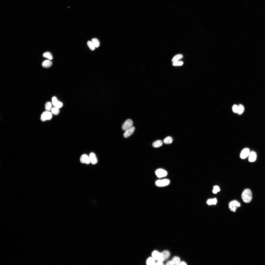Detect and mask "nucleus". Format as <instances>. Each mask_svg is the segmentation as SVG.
Segmentation results:
<instances>
[{
	"label": "nucleus",
	"mask_w": 265,
	"mask_h": 265,
	"mask_svg": "<svg viewBox=\"0 0 265 265\" xmlns=\"http://www.w3.org/2000/svg\"><path fill=\"white\" fill-rule=\"evenodd\" d=\"M242 197L244 203H248L250 202L252 199V195L250 190L248 189L245 190L242 194Z\"/></svg>",
	"instance_id": "f257e3e1"
},
{
	"label": "nucleus",
	"mask_w": 265,
	"mask_h": 265,
	"mask_svg": "<svg viewBox=\"0 0 265 265\" xmlns=\"http://www.w3.org/2000/svg\"><path fill=\"white\" fill-rule=\"evenodd\" d=\"M52 116L51 113L46 111L42 114L41 117V120L43 122L50 120L52 118Z\"/></svg>",
	"instance_id": "f03ea898"
},
{
	"label": "nucleus",
	"mask_w": 265,
	"mask_h": 265,
	"mask_svg": "<svg viewBox=\"0 0 265 265\" xmlns=\"http://www.w3.org/2000/svg\"><path fill=\"white\" fill-rule=\"evenodd\" d=\"M170 182L169 180L167 179L159 180L156 182L155 185L159 187H163L169 185Z\"/></svg>",
	"instance_id": "7ed1b4c3"
},
{
	"label": "nucleus",
	"mask_w": 265,
	"mask_h": 265,
	"mask_svg": "<svg viewBox=\"0 0 265 265\" xmlns=\"http://www.w3.org/2000/svg\"><path fill=\"white\" fill-rule=\"evenodd\" d=\"M152 257L156 260L160 261L162 262L164 261V259L161 253H160L157 251H154L152 253Z\"/></svg>",
	"instance_id": "20e7f679"
},
{
	"label": "nucleus",
	"mask_w": 265,
	"mask_h": 265,
	"mask_svg": "<svg viewBox=\"0 0 265 265\" xmlns=\"http://www.w3.org/2000/svg\"><path fill=\"white\" fill-rule=\"evenodd\" d=\"M229 206L230 210L232 212H235L237 208L240 207V204L237 201H234L230 203Z\"/></svg>",
	"instance_id": "39448f33"
},
{
	"label": "nucleus",
	"mask_w": 265,
	"mask_h": 265,
	"mask_svg": "<svg viewBox=\"0 0 265 265\" xmlns=\"http://www.w3.org/2000/svg\"><path fill=\"white\" fill-rule=\"evenodd\" d=\"M133 124V122L132 120L127 119L123 124L122 127V129L123 130L125 131L132 127Z\"/></svg>",
	"instance_id": "423d86ee"
},
{
	"label": "nucleus",
	"mask_w": 265,
	"mask_h": 265,
	"mask_svg": "<svg viewBox=\"0 0 265 265\" xmlns=\"http://www.w3.org/2000/svg\"><path fill=\"white\" fill-rule=\"evenodd\" d=\"M155 174L159 178L164 177L168 175V173L166 171L162 169H157L155 171Z\"/></svg>",
	"instance_id": "0eeeda50"
},
{
	"label": "nucleus",
	"mask_w": 265,
	"mask_h": 265,
	"mask_svg": "<svg viewBox=\"0 0 265 265\" xmlns=\"http://www.w3.org/2000/svg\"><path fill=\"white\" fill-rule=\"evenodd\" d=\"M52 104L54 107L58 109L60 108L63 106L62 103L59 101L55 97H53L52 98Z\"/></svg>",
	"instance_id": "6e6552de"
},
{
	"label": "nucleus",
	"mask_w": 265,
	"mask_h": 265,
	"mask_svg": "<svg viewBox=\"0 0 265 265\" xmlns=\"http://www.w3.org/2000/svg\"><path fill=\"white\" fill-rule=\"evenodd\" d=\"M80 160L82 163L89 164L91 163L89 156L85 154H83L81 156Z\"/></svg>",
	"instance_id": "1a4fd4ad"
},
{
	"label": "nucleus",
	"mask_w": 265,
	"mask_h": 265,
	"mask_svg": "<svg viewBox=\"0 0 265 265\" xmlns=\"http://www.w3.org/2000/svg\"><path fill=\"white\" fill-rule=\"evenodd\" d=\"M249 149L248 148H245L242 151L240 154V158L244 159L246 158L250 154Z\"/></svg>",
	"instance_id": "9d476101"
},
{
	"label": "nucleus",
	"mask_w": 265,
	"mask_h": 265,
	"mask_svg": "<svg viewBox=\"0 0 265 265\" xmlns=\"http://www.w3.org/2000/svg\"><path fill=\"white\" fill-rule=\"evenodd\" d=\"M135 129V127L132 126L130 129L125 131L124 134V136L125 138H127L131 135L134 133Z\"/></svg>",
	"instance_id": "9b49d317"
},
{
	"label": "nucleus",
	"mask_w": 265,
	"mask_h": 265,
	"mask_svg": "<svg viewBox=\"0 0 265 265\" xmlns=\"http://www.w3.org/2000/svg\"><path fill=\"white\" fill-rule=\"evenodd\" d=\"M89 157L91 163L93 164H95L97 162V160L95 154L93 152L90 153Z\"/></svg>",
	"instance_id": "f8f14e48"
},
{
	"label": "nucleus",
	"mask_w": 265,
	"mask_h": 265,
	"mask_svg": "<svg viewBox=\"0 0 265 265\" xmlns=\"http://www.w3.org/2000/svg\"><path fill=\"white\" fill-rule=\"evenodd\" d=\"M257 158L256 153L252 152L250 153L249 158V161L250 162H253L256 161Z\"/></svg>",
	"instance_id": "ddd939ff"
},
{
	"label": "nucleus",
	"mask_w": 265,
	"mask_h": 265,
	"mask_svg": "<svg viewBox=\"0 0 265 265\" xmlns=\"http://www.w3.org/2000/svg\"><path fill=\"white\" fill-rule=\"evenodd\" d=\"M163 258L164 261L168 259L170 256V253L167 250H165L161 253Z\"/></svg>",
	"instance_id": "4468645a"
},
{
	"label": "nucleus",
	"mask_w": 265,
	"mask_h": 265,
	"mask_svg": "<svg viewBox=\"0 0 265 265\" xmlns=\"http://www.w3.org/2000/svg\"><path fill=\"white\" fill-rule=\"evenodd\" d=\"M52 62L50 61L46 60L43 62L42 65L44 67L48 68L52 66Z\"/></svg>",
	"instance_id": "2eb2a0df"
},
{
	"label": "nucleus",
	"mask_w": 265,
	"mask_h": 265,
	"mask_svg": "<svg viewBox=\"0 0 265 265\" xmlns=\"http://www.w3.org/2000/svg\"><path fill=\"white\" fill-rule=\"evenodd\" d=\"M163 144L162 141L161 140H158L154 142L152 144L154 148H157L161 146Z\"/></svg>",
	"instance_id": "dca6fc26"
},
{
	"label": "nucleus",
	"mask_w": 265,
	"mask_h": 265,
	"mask_svg": "<svg viewBox=\"0 0 265 265\" xmlns=\"http://www.w3.org/2000/svg\"><path fill=\"white\" fill-rule=\"evenodd\" d=\"M174 265H179L180 262V258L177 256L174 257L172 260Z\"/></svg>",
	"instance_id": "f3484780"
},
{
	"label": "nucleus",
	"mask_w": 265,
	"mask_h": 265,
	"mask_svg": "<svg viewBox=\"0 0 265 265\" xmlns=\"http://www.w3.org/2000/svg\"><path fill=\"white\" fill-rule=\"evenodd\" d=\"M146 264L148 265H155V260L152 257H150L147 259Z\"/></svg>",
	"instance_id": "a211bd4d"
},
{
	"label": "nucleus",
	"mask_w": 265,
	"mask_h": 265,
	"mask_svg": "<svg viewBox=\"0 0 265 265\" xmlns=\"http://www.w3.org/2000/svg\"><path fill=\"white\" fill-rule=\"evenodd\" d=\"M164 143L166 144H169L171 143L173 141L172 137L170 136H168L166 137L163 141Z\"/></svg>",
	"instance_id": "6ab92c4d"
},
{
	"label": "nucleus",
	"mask_w": 265,
	"mask_h": 265,
	"mask_svg": "<svg viewBox=\"0 0 265 265\" xmlns=\"http://www.w3.org/2000/svg\"><path fill=\"white\" fill-rule=\"evenodd\" d=\"M43 56L44 57L47 58L49 60H51L53 59V56L50 52H46L44 53L43 54Z\"/></svg>",
	"instance_id": "aec40b11"
},
{
	"label": "nucleus",
	"mask_w": 265,
	"mask_h": 265,
	"mask_svg": "<svg viewBox=\"0 0 265 265\" xmlns=\"http://www.w3.org/2000/svg\"><path fill=\"white\" fill-rule=\"evenodd\" d=\"M52 104L51 102H47L45 104V109L46 111H50L52 108Z\"/></svg>",
	"instance_id": "412c9836"
},
{
	"label": "nucleus",
	"mask_w": 265,
	"mask_h": 265,
	"mask_svg": "<svg viewBox=\"0 0 265 265\" xmlns=\"http://www.w3.org/2000/svg\"><path fill=\"white\" fill-rule=\"evenodd\" d=\"M51 111L52 114L56 115L58 114L60 112L59 109L55 107L52 108Z\"/></svg>",
	"instance_id": "4be33fe9"
},
{
	"label": "nucleus",
	"mask_w": 265,
	"mask_h": 265,
	"mask_svg": "<svg viewBox=\"0 0 265 265\" xmlns=\"http://www.w3.org/2000/svg\"><path fill=\"white\" fill-rule=\"evenodd\" d=\"M183 57V56L181 54H178L175 56L172 59V62H175L178 61Z\"/></svg>",
	"instance_id": "5701e85b"
},
{
	"label": "nucleus",
	"mask_w": 265,
	"mask_h": 265,
	"mask_svg": "<svg viewBox=\"0 0 265 265\" xmlns=\"http://www.w3.org/2000/svg\"><path fill=\"white\" fill-rule=\"evenodd\" d=\"M217 202V200L216 199L214 198V199H209L207 202V204L209 205L213 204L215 205L216 204Z\"/></svg>",
	"instance_id": "b1692460"
},
{
	"label": "nucleus",
	"mask_w": 265,
	"mask_h": 265,
	"mask_svg": "<svg viewBox=\"0 0 265 265\" xmlns=\"http://www.w3.org/2000/svg\"><path fill=\"white\" fill-rule=\"evenodd\" d=\"M92 41L94 45L96 47H99L100 45V43L98 39L96 38H94L92 39Z\"/></svg>",
	"instance_id": "393cba45"
},
{
	"label": "nucleus",
	"mask_w": 265,
	"mask_h": 265,
	"mask_svg": "<svg viewBox=\"0 0 265 265\" xmlns=\"http://www.w3.org/2000/svg\"><path fill=\"white\" fill-rule=\"evenodd\" d=\"M87 45L91 50L93 51L95 50L96 47L92 41H88L87 42Z\"/></svg>",
	"instance_id": "a878e982"
},
{
	"label": "nucleus",
	"mask_w": 265,
	"mask_h": 265,
	"mask_svg": "<svg viewBox=\"0 0 265 265\" xmlns=\"http://www.w3.org/2000/svg\"><path fill=\"white\" fill-rule=\"evenodd\" d=\"M239 109L238 113L239 114H242L244 112V108L243 106L241 105H240L239 106Z\"/></svg>",
	"instance_id": "bb28decb"
},
{
	"label": "nucleus",
	"mask_w": 265,
	"mask_h": 265,
	"mask_svg": "<svg viewBox=\"0 0 265 265\" xmlns=\"http://www.w3.org/2000/svg\"><path fill=\"white\" fill-rule=\"evenodd\" d=\"M214 189L213 191V192L214 194H216L218 192H219L220 190L219 186H214Z\"/></svg>",
	"instance_id": "cd10ccee"
},
{
	"label": "nucleus",
	"mask_w": 265,
	"mask_h": 265,
	"mask_svg": "<svg viewBox=\"0 0 265 265\" xmlns=\"http://www.w3.org/2000/svg\"><path fill=\"white\" fill-rule=\"evenodd\" d=\"M183 62L182 61H176L173 62V65L174 66H181L183 65Z\"/></svg>",
	"instance_id": "c85d7f7f"
},
{
	"label": "nucleus",
	"mask_w": 265,
	"mask_h": 265,
	"mask_svg": "<svg viewBox=\"0 0 265 265\" xmlns=\"http://www.w3.org/2000/svg\"><path fill=\"white\" fill-rule=\"evenodd\" d=\"M239 107L237 105H234L232 107V110L235 113H238Z\"/></svg>",
	"instance_id": "c756f323"
},
{
	"label": "nucleus",
	"mask_w": 265,
	"mask_h": 265,
	"mask_svg": "<svg viewBox=\"0 0 265 265\" xmlns=\"http://www.w3.org/2000/svg\"><path fill=\"white\" fill-rule=\"evenodd\" d=\"M166 265H173V263L172 261H169L167 262Z\"/></svg>",
	"instance_id": "7c9ffc66"
},
{
	"label": "nucleus",
	"mask_w": 265,
	"mask_h": 265,
	"mask_svg": "<svg viewBox=\"0 0 265 265\" xmlns=\"http://www.w3.org/2000/svg\"><path fill=\"white\" fill-rule=\"evenodd\" d=\"M164 264L163 263V262L158 261V262L156 263L155 265H164Z\"/></svg>",
	"instance_id": "2f4dec72"
},
{
	"label": "nucleus",
	"mask_w": 265,
	"mask_h": 265,
	"mask_svg": "<svg viewBox=\"0 0 265 265\" xmlns=\"http://www.w3.org/2000/svg\"><path fill=\"white\" fill-rule=\"evenodd\" d=\"M179 265H187V264L184 262L182 261L180 262Z\"/></svg>",
	"instance_id": "473e14b6"
}]
</instances>
